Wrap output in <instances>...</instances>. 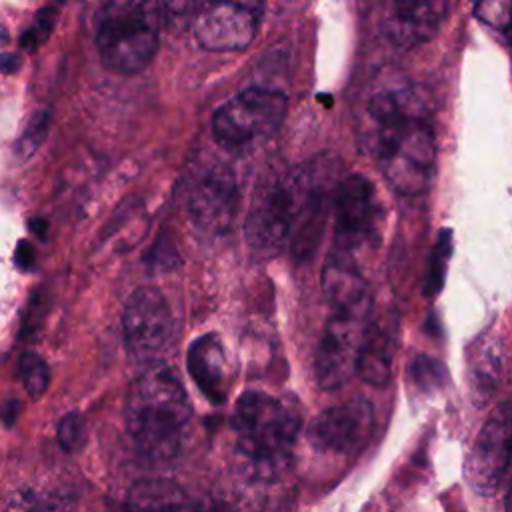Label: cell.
Listing matches in <instances>:
<instances>
[{
  "instance_id": "11",
  "label": "cell",
  "mask_w": 512,
  "mask_h": 512,
  "mask_svg": "<svg viewBox=\"0 0 512 512\" xmlns=\"http://www.w3.org/2000/svg\"><path fill=\"white\" fill-rule=\"evenodd\" d=\"M262 6L256 2H210L194 16V36L206 50H244L256 36Z\"/></svg>"
},
{
  "instance_id": "25",
  "label": "cell",
  "mask_w": 512,
  "mask_h": 512,
  "mask_svg": "<svg viewBox=\"0 0 512 512\" xmlns=\"http://www.w3.org/2000/svg\"><path fill=\"white\" fill-rule=\"evenodd\" d=\"M478 20L486 22L492 28L504 30L512 22V4L510 2H482L474 6Z\"/></svg>"
},
{
  "instance_id": "8",
  "label": "cell",
  "mask_w": 512,
  "mask_h": 512,
  "mask_svg": "<svg viewBox=\"0 0 512 512\" xmlns=\"http://www.w3.org/2000/svg\"><path fill=\"white\" fill-rule=\"evenodd\" d=\"M382 206L370 180L362 174L344 176L334 190V246L332 250L356 258L380 236Z\"/></svg>"
},
{
  "instance_id": "16",
  "label": "cell",
  "mask_w": 512,
  "mask_h": 512,
  "mask_svg": "<svg viewBox=\"0 0 512 512\" xmlns=\"http://www.w3.org/2000/svg\"><path fill=\"white\" fill-rule=\"evenodd\" d=\"M396 330H394V320H384V318H372L366 344L360 356L358 364V374L374 384V386H384L390 380L392 374V356L396 348Z\"/></svg>"
},
{
  "instance_id": "1",
  "label": "cell",
  "mask_w": 512,
  "mask_h": 512,
  "mask_svg": "<svg viewBox=\"0 0 512 512\" xmlns=\"http://www.w3.org/2000/svg\"><path fill=\"white\" fill-rule=\"evenodd\" d=\"M364 144L388 184L406 196L422 194L436 164V132L430 94L418 84L372 96L362 124Z\"/></svg>"
},
{
  "instance_id": "23",
  "label": "cell",
  "mask_w": 512,
  "mask_h": 512,
  "mask_svg": "<svg viewBox=\"0 0 512 512\" xmlns=\"http://www.w3.org/2000/svg\"><path fill=\"white\" fill-rule=\"evenodd\" d=\"M54 22H56V8L46 6V8L38 10L32 24L24 30V34L20 38V46L24 50H36L50 36Z\"/></svg>"
},
{
  "instance_id": "14",
  "label": "cell",
  "mask_w": 512,
  "mask_h": 512,
  "mask_svg": "<svg viewBox=\"0 0 512 512\" xmlns=\"http://www.w3.org/2000/svg\"><path fill=\"white\" fill-rule=\"evenodd\" d=\"M446 12V2H390L382 8L380 32L398 48H416L438 32Z\"/></svg>"
},
{
  "instance_id": "26",
  "label": "cell",
  "mask_w": 512,
  "mask_h": 512,
  "mask_svg": "<svg viewBox=\"0 0 512 512\" xmlns=\"http://www.w3.org/2000/svg\"><path fill=\"white\" fill-rule=\"evenodd\" d=\"M16 262H18V266H22V268H30V266H32V262H34V250H32L30 244H26V242H20V244H18V248H16Z\"/></svg>"
},
{
  "instance_id": "3",
  "label": "cell",
  "mask_w": 512,
  "mask_h": 512,
  "mask_svg": "<svg viewBox=\"0 0 512 512\" xmlns=\"http://www.w3.org/2000/svg\"><path fill=\"white\" fill-rule=\"evenodd\" d=\"M230 428L242 468L256 480H276L292 464L300 432L298 408L266 392H244L232 410Z\"/></svg>"
},
{
  "instance_id": "7",
  "label": "cell",
  "mask_w": 512,
  "mask_h": 512,
  "mask_svg": "<svg viewBox=\"0 0 512 512\" xmlns=\"http://www.w3.org/2000/svg\"><path fill=\"white\" fill-rule=\"evenodd\" d=\"M286 110L288 100L284 92L252 86L216 108L212 114V134L226 148L256 144L278 132Z\"/></svg>"
},
{
  "instance_id": "4",
  "label": "cell",
  "mask_w": 512,
  "mask_h": 512,
  "mask_svg": "<svg viewBox=\"0 0 512 512\" xmlns=\"http://www.w3.org/2000/svg\"><path fill=\"white\" fill-rule=\"evenodd\" d=\"M168 8L154 0H116L94 18V40L102 64L116 74H138L156 56Z\"/></svg>"
},
{
  "instance_id": "9",
  "label": "cell",
  "mask_w": 512,
  "mask_h": 512,
  "mask_svg": "<svg viewBox=\"0 0 512 512\" xmlns=\"http://www.w3.org/2000/svg\"><path fill=\"white\" fill-rule=\"evenodd\" d=\"M512 464V406L500 404L480 428L464 464L470 488L480 496L494 494Z\"/></svg>"
},
{
  "instance_id": "24",
  "label": "cell",
  "mask_w": 512,
  "mask_h": 512,
  "mask_svg": "<svg viewBox=\"0 0 512 512\" xmlns=\"http://www.w3.org/2000/svg\"><path fill=\"white\" fill-rule=\"evenodd\" d=\"M56 438H58V444L62 446V450H66V452L80 450L86 440L84 418L78 412H68L66 416H62V420L58 424Z\"/></svg>"
},
{
  "instance_id": "10",
  "label": "cell",
  "mask_w": 512,
  "mask_h": 512,
  "mask_svg": "<svg viewBox=\"0 0 512 512\" xmlns=\"http://www.w3.org/2000/svg\"><path fill=\"white\" fill-rule=\"evenodd\" d=\"M374 428V410L366 398L346 400L320 412L308 426V442L318 452L354 454L366 446Z\"/></svg>"
},
{
  "instance_id": "15",
  "label": "cell",
  "mask_w": 512,
  "mask_h": 512,
  "mask_svg": "<svg viewBox=\"0 0 512 512\" xmlns=\"http://www.w3.org/2000/svg\"><path fill=\"white\" fill-rule=\"evenodd\" d=\"M188 372L212 404H222L226 400L230 368L224 346L214 334H204L192 342L188 350Z\"/></svg>"
},
{
  "instance_id": "5",
  "label": "cell",
  "mask_w": 512,
  "mask_h": 512,
  "mask_svg": "<svg viewBox=\"0 0 512 512\" xmlns=\"http://www.w3.org/2000/svg\"><path fill=\"white\" fill-rule=\"evenodd\" d=\"M312 190L308 164L302 170L272 176L254 192L244 220L248 244L264 254L280 250L304 214Z\"/></svg>"
},
{
  "instance_id": "20",
  "label": "cell",
  "mask_w": 512,
  "mask_h": 512,
  "mask_svg": "<svg viewBox=\"0 0 512 512\" xmlns=\"http://www.w3.org/2000/svg\"><path fill=\"white\" fill-rule=\"evenodd\" d=\"M450 254H452V232L450 230H442L438 234L436 244H434L430 266H428V274H426V282H424V294L426 296H434V294L440 292V288L444 284V276H446V266H448Z\"/></svg>"
},
{
  "instance_id": "21",
  "label": "cell",
  "mask_w": 512,
  "mask_h": 512,
  "mask_svg": "<svg viewBox=\"0 0 512 512\" xmlns=\"http://www.w3.org/2000/svg\"><path fill=\"white\" fill-rule=\"evenodd\" d=\"M48 124H50V112L48 110H40L30 118L28 126L24 128L20 138L16 140V148H14L20 160L30 158L38 150V146L42 144V140L48 134Z\"/></svg>"
},
{
  "instance_id": "6",
  "label": "cell",
  "mask_w": 512,
  "mask_h": 512,
  "mask_svg": "<svg viewBox=\"0 0 512 512\" xmlns=\"http://www.w3.org/2000/svg\"><path fill=\"white\" fill-rule=\"evenodd\" d=\"M372 318L370 294L330 306L314 354V376L322 390H336L358 374Z\"/></svg>"
},
{
  "instance_id": "12",
  "label": "cell",
  "mask_w": 512,
  "mask_h": 512,
  "mask_svg": "<svg viewBox=\"0 0 512 512\" xmlns=\"http://www.w3.org/2000/svg\"><path fill=\"white\" fill-rule=\"evenodd\" d=\"M122 330L132 354L158 352L172 334V312L164 294L154 286L136 288L126 300Z\"/></svg>"
},
{
  "instance_id": "2",
  "label": "cell",
  "mask_w": 512,
  "mask_h": 512,
  "mask_svg": "<svg viewBox=\"0 0 512 512\" xmlns=\"http://www.w3.org/2000/svg\"><path fill=\"white\" fill-rule=\"evenodd\" d=\"M192 408L176 374L150 362L132 380L126 396V430L136 450L154 460H172L184 448Z\"/></svg>"
},
{
  "instance_id": "27",
  "label": "cell",
  "mask_w": 512,
  "mask_h": 512,
  "mask_svg": "<svg viewBox=\"0 0 512 512\" xmlns=\"http://www.w3.org/2000/svg\"><path fill=\"white\" fill-rule=\"evenodd\" d=\"M506 512H512V482H510V488L506 494Z\"/></svg>"
},
{
  "instance_id": "17",
  "label": "cell",
  "mask_w": 512,
  "mask_h": 512,
  "mask_svg": "<svg viewBox=\"0 0 512 512\" xmlns=\"http://www.w3.org/2000/svg\"><path fill=\"white\" fill-rule=\"evenodd\" d=\"M122 512H186V498L170 480H142L128 492Z\"/></svg>"
},
{
  "instance_id": "19",
  "label": "cell",
  "mask_w": 512,
  "mask_h": 512,
  "mask_svg": "<svg viewBox=\"0 0 512 512\" xmlns=\"http://www.w3.org/2000/svg\"><path fill=\"white\" fill-rule=\"evenodd\" d=\"M18 378L32 398H40L50 384L48 364L36 352H24L18 360Z\"/></svg>"
},
{
  "instance_id": "22",
  "label": "cell",
  "mask_w": 512,
  "mask_h": 512,
  "mask_svg": "<svg viewBox=\"0 0 512 512\" xmlns=\"http://www.w3.org/2000/svg\"><path fill=\"white\" fill-rule=\"evenodd\" d=\"M410 376L414 380V384L422 390H434L438 386H442L444 378H446V372H444V366L430 358V356H424V354H418L412 364H410Z\"/></svg>"
},
{
  "instance_id": "13",
  "label": "cell",
  "mask_w": 512,
  "mask_h": 512,
  "mask_svg": "<svg viewBox=\"0 0 512 512\" xmlns=\"http://www.w3.org/2000/svg\"><path fill=\"white\" fill-rule=\"evenodd\" d=\"M238 182L228 166L216 164L194 184L188 212L196 228L206 234L226 232L238 214Z\"/></svg>"
},
{
  "instance_id": "18",
  "label": "cell",
  "mask_w": 512,
  "mask_h": 512,
  "mask_svg": "<svg viewBox=\"0 0 512 512\" xmlns=\"http://www.w3.org/2000/svg\"><path fill=\"white\" fill-rule=\"evenodd\" d=\"M472 382L482 394H490L498 388L504 374V348L494 334H484L472 350Z\"/></svg>"
}]
</instances>
